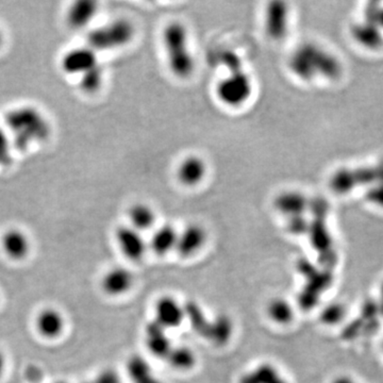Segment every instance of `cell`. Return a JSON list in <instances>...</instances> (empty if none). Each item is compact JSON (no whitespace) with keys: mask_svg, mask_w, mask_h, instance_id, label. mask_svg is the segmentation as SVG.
Listing matches in <instances>:
<instances>
[{"mask_svg":"<svg viewBox=\"0 0 383 383\" xmlns=\"http://www.w3.org/2000/svg\"><path fill=\"white\" fill-rule=\"evenodd\" d=\"M3 127L14 150L28 152L44 144L51 134V126L42 111L33 106H19L6 113Z\"/></svg>","mask_w":383,"mask_h":383,"instance_id":"cell-1","label":"cell"},{"mask_svg":"<svg viewBox=\"0 0 383 383\" xmlns=\"http://www.w3.org/2000/svg\"><path fill=\"white\" fill-rule=\"evenodd\" d=\"M289 69L294 76L305 82L321 78L335 80L342 75L340 60L314 43L301 45L289 59Z\"/></svg>","mask_w":383,"mask_h":383,"instance_id":"cell-2","label":"cell"},{"mask_svg":"<svg viewBox=\"0 0 383 383\" xmlns=\"http://www.w3.org/2000/svg\"><path fill=\"white\" fill-rule=\"evenodd\" d=\"M168 69L176 78L188 79L195 71V59L190 51L188 28L180 21H172L162 35Z\"/></svg>","mask_w":383,"mask_h":383,"instance_id":"cell-3","label":"cell"},{"mask_svg":"<svg viewBox=\"0 0 383 383\" xmlns=\"http://www.w3.org/2000/svg\"><path fill=\"white\" fill-rule=\"evenodd\" d=\"M136 37V27L127 19H117L95 28L87 37V46L95 51H111L127 46Z\"/></svg>","mask_w":383,"mask_h":383,"instance_id":"cell-4","label":"cell"},{"mask_svg":"<svg viewBox=\"0 0 383 383\" xmlns=\"http://www.w3.org/2000/svg\"><path fill=\"white\" fill-rule=\"evenodd\" d=\"M382 179L383 159L374 166L339 168L331 175L329 188L333 193L345 195L358 188H367Z\"/></svg>","mask_w":383,"mask_h":383,"instance_id":"cell-5","label":"cell"},{"mask_svg":"<svg viewBox=\"0 0 383 383\" xmlns=\"http://www.w3.org/2000/svg\"><path fill=\"white\" fill-rule=\"evenodd\" d=\"M309 211L312 212L313 218L310 220L309 238L313 248L319 251L328 261H333L335 257L333 253V241L330 232L327 227V215L329 212V204L321 197L311 198Z\"/></svg>","mask_w":383,"mask_h":383,"instance_id":"cell-6","label":"cell"},{"mask_svg":"<svg viewBox=\"0 0 383 383\" xmlns=\"http://www.w3.org/2000/svg\"><path fill=\"white\" fill-rule=\"evenodd\" d=\"M216 97L229 108H239L249 100L253 93L251 77L245 71L229 73L216 85Z\"/></svg>","mask_w":383,"mask_h":383,"instance_id":"cell-7","label":"cell"},{"mask_svg":"<svg viewBox=\"0 0 383 383\" xmlns=\"http://www.w3.org/2000/svg\"><path fill=\"white\" fill-rule=\"evenodd\" d=\"M291 9L289 3L274 0L267 3L264 13V30L274 42L283 41L290 31Z\"/></svg>","mask_w":383,"mask_h":383,"instance_id":"cell-8","label":"cell"},{"mask_svg":"<svg viewBox=\"0 0 383 383\" xmlns=\"http://www.w3.org/2000/svg\"><path fill=\"white\" fill-rule=\"evenodd\" d=\"M98 53L90 47H77L63 55L60 67L69 76H82L83 73L99 65Z\"/></svg>","mask_w":383,"mask_h":383,"instance_id":"cell-9","label":"cell"},{"mask_svg":"<svg viewBox=\"0 0 383 383\" xmlns=\"http://www.w3.org/2000/svg\"><path fill=\"white\" fill-rule=\"evenodd\" d=\"M154 312V321L166 330L178 328L186 321L184 305L170 295L161 296L156 301Z\"/></svg>","mask_w":383,"mask_h":383,"instance_id":"cell-10","label":"cell"},{"mask_svg":"<svg viewBox=\"0 0 383 383\" xmlns=\"http://www.w3.org/2000/svg\"><path fill=\"white\" fill-rule=\"evenodd\" d=\"M115 241L123 255L131 261H141L145 257L148 244L143 238L142 232L131 226H121L115 231Z\"/></svg>","mask_w":383,"mask_h":383,"instance_id":"cell-11","label":"cell"},{"mask_svg":"<svg viewBox=\"0 0 383 383\" xmlns=\"http://www.w3.org/2000/svg\"><path fill=\"white\" fill-rule=\"evenodd\" d=\"M208 241L207 230L199 224H190L182 231L178 232L177 253L181 258L197 255Z\"/></svg>","mask_w":383,"mask_h":383,"instance_id":"cell-12","label":"cell"},{"mask_svg":"<svg viewBox=\"0 0 383 383\" xmlns=\"http://www.w3.org/2000/svg\"><path fill=\"white\" fill-rule=\"evenodd\" d=\"M208 164L197 154L186 156L177 168V180L186 188H195L206 179Z\"/></svg>","mask_w":383,"mask_h":383,"instance_id":"cell-13","label":"cell"},{"mask_svg":"<svg viewBox=\"0 0 383 383\" xmlns=\"http://www.w3.org/2000/svg\"><path fill=\"white\" fill-rule=\"evenodd\" d=\"M310 199L299 190H283L274 199V207L287 218L305 215V212L309 211Z\"/></svg>","mask_w":383,"mask_h":383,"instance_id":"cell-14","label":"cell"},{"mask_svg":"<svg viewBox=\"0 0 383 383\" xmlns=\"http://www.w3.org/2000/svg\"><path fill=\"white\" fill-rule=\"evenodd\" d=\"M168 331L154 321L145 327V346L156 358L166 360L174 347Z\"/></svg>","mask_w":383,"mask_h":383,"instance_id":"cell-15","label":"cell"},{"mask_svg":"<svg viewBox=\"0 0 383 383\" xmlns=\"http://www.w3.org/2000/svg\"><path fill=\"white\" fill-rule=\"evenodd\" d=\"M134 283V276L126 267H113L101 280V287L109 296H121L128 293Z\"/></svg>","mask_w":383,"mask_h":383,"instance_id":"cell-16","label":"cell"},{"mask_svg":"<svg viewBox=\"0 0 383 383\" xmlns=\"http://www.w3.org/2000/svg\"><path fill=\"white\" fill-rule=\"evenodd\" d=\"M98 12V3L94 0H78L69 6L65 15L69 27L81 30L90 25Z\"/></svg>","mask_w":383,"mask_h":383,"instance_id":"cell-17","label":"cell"},{"mask_svg":"<svg viewBox=\"0 0 383 383\" xmlns=\"http://www.w3.org/2000/svg\"><path fill=\"white\" fill-rule=\"evenodd\" d=\"M351 37L360 46L378 51L383 46V31L374 24L362 21L351 28Z\"/></svg>","mask_w":383,"mask_h":383,"instance_id":"cell-18","label":"cell"},{"mask_svg":"<svg viewBox=\"0 0 383 383\" xmlns=\"http://www.w3.org/2000/svg\"><path fill=\"white\" fill-rule=\"evenodd\" d=\"M126 371L132 383H164L156 376L150 363L141 355L129 357Z\"/></svg>","mask_w":383,"mask_h":383,"instance_id":"cell-19","label":"cell"},{"mask_svg":"<svg viewBox=\"0 0 383 383\" xmlns=\"http://www.w3.org/2000/svg\"><path fill=\"white\" fill-rule=\"evenodd\" d=\"M5 253L14 260H21L27 257L30 250V242L27 235L19 229H10L3 233L1 239Z\"/></svg>","mask_w":383,"mask_h":383,"instance_id":"cell-20","label":"cell"},{"mask_svg":"<svg viewBox=\"0 0 383 383\" xmlns=\"http://www.w3.org/2000/svg\"><path fill=\"white\" fill-rule=\"evenodd\" d=\"M178 231L172 225H163L152 234L148 247L154 251V255L163 257L176 249Z\"/></svg>","mask_w":383,"mask_h":383,"instance_id":"cell-21","label":"cell"},{"mask_svg":"<svg viewBox=\"0 0 383 383\" xmlns=\"http://www.w3.org/2000/svg\"><path fill=\"white\" fill-rule=\"evenodd\" d=\"M65 323L62 314L55 309H45L37 317V329L47 339H55L62 333Z\"/></svg>","mask_w":383,"mask_h":383,"instance_id":"cell-22","label":"cell"},{"mask_svg":"<svg viewBox=\"0 0 383 383\" xmlns=\"http://www.w3.org/2000/svg\"><path fill=\"white\" fill-rule=\"evenodd\" d=\"M239 383H290L275 365L261 363L255 368L245 373Z\"/></svg>","mask_w":383,"mask_h":383,"instance_id":"cell-23","label":"cell"},{"mask_svg":"<svg viewBox=\"0 0 383 383\" xmlns=\"http://www.w3.org/2000/svg\"><path fill=\"white\" fill-rule=\"evenodd\" d=\"M128 220L131 227L140 232L147 231L156 224L157 214L150 204L136 202L129 208Z\"/></svg>","mask_w":383,"mask_h":383,"instance_id":"cell-24","label":"cell"},{"mask_svg":"<svg viewBox=\"0 0 383 383\" xmlns=\"http://www.w3.org/2000/svg\"><path fill=\"white\" fill-rule=\"evenodd\" d=\"M233 333V323L228 315L220 314L210 321L209 330L206 339L218 346L229 342Z\"/></svg>","mask_w":383,"mask_h":383,"instance_id":"cell-25","label":"cell"},{"mask_svg":"<svg viewBox=\"0 0 383 383\" xmlns=\"http://www.w3.org/2000/svg\"><path fill=\"white\" fill-rule=\"evenodd\" d=\"M166 362L170 364V366L174 370L179 371V372H188L193 370L197 363V357H196L195 351L188 346L172 347V350L168 353V356L166 359Z\"/></svg>","mask_w":383,"mask_h":383,"instance_id":"cell-26","label":"cell"},{"mask_svg":"<svg viewBox=\"0 0 383 383\" xmlns=\"http://www.w3.org/2000/svg\"><path fill=\"white\" fill-rule=\"evenodd\" d=\"M267 314L277 325H289L295 317L293 305L283 297H275L269 301Z\"/></svg>","mask_w":383,"mask_h":383,"instance_id":"cell-27","label":"cell"},{"mask_svg":"<svg viewBox=\"0 0 383 383\" xmlns=\"http://www.w3.org/2000/svg\"><path fill=\"white\" fill-rule=\"evenodd\" d=\"M184 308H186V319H188L190 327L195 330L196 333L206 339L211 319L206 317V313L197 303L190 301L184 305Z\"/></svg>","mask_w":383,"mask_h":383,"instance_id":"cell-28","label":"cell"},{"mask_svg":"<svg viewBox=\"0 0 383 383\" xmlns=\"http://www.w3.org/2000/svg\"><path fill=\"white\" fill-rule=\"evenodd\" d=\"M104 69L100 65H97L94 69L79 77V87L87 94H95L104 84Z\"/></svg>","mask_w":383,"mask_h":383,"instance_id":"cell-29","label":"cell"},{"mask_svg":"<svg viewBox=\"0 0 383 383\" xmlns=\"http://www.w3.org/2000/svg\"><path fill=\"white\" fill-rule=\"evenodd\" d=\"M13 145L3 125H0V168H5L12 162Z\"/></svg>","mask_w":383,"mask_h":383,"instance_id":"cell-30","label":"cell"},{"mask_svg":"<svg viewBox=\"0 0 383 383\" xmlns=\"http://www.w3.org/2000/svg\"><path fill=\"white\" fill-rule=\"evenodd\" d=\"M345 307L341 303H333L326 305L321 311V319L325 325H337L344 319Z\"/></svg>","mask_w":383,"mask_h":383,"instance_id":"cell-31","label":"cell"},{"mask_svg":"<svg viewBox=\"0 0 383 383\" xmlns=\"http://www.w3.org/2000/svg\"><path fill=\"white\" fill-rule=\"evenodd\" d=\"M222 66L225 67L229 73H234V71H243V61H242L241 57L238 55L235 51H230V49H226V51H222L218 57Z\"/></svg>","mask_w":383,"mask_h":383,"instance_id":"cell-32","label":"cell"},{"mask_svg":"<svg viewBox=\"0 0 383 383\" xmlns=\"http://www.w3.org/2000/svg\"><path fill=\"white\" fill-rule=\"evenodd\" d=\"M287 228L292 234L303 235L309 231L310 220H308L305 215L293 216L287 218Z\"/></svg>","mask_w":383,"mask_h":383,"instance_id":"cell-33","label":"cell"},{"mask_svg":"<svg viewBox=\"0 0 383 383\" xmlns=\"http://www.w3.org/2000/svg\"><path fill=\"white\" fill-rule=\"evenodd\" d=\"M365 199L373 206L383 209V179L366 188Z\"/></svg>","mask_w":383,"mask_h":383,"instance_id":"cell-34","label":"cell"},{"mask_svg":"<svg viewBox=\"0 0 383 383\" xmlns=\"http://www.w3.org/2000/svg\"><path fill=\"white\" fill-rule=\"evenodd\" d=\"M93 380L95 383H122L120 375L114 370L101 371Z\"/></svg>","mask_w":383,"mask_h":383,"instance_id":"cell-35","label":"cell"},{"mask_svg":"<svg viewBox=\"0 0 383 383\" xmlns=\"http://www.w3.org/2000/svg\"><path fill=\"white\" fill-rule=\"evenodd\" d=\"M331 383H358L356 380H353V378L348 376H339L335 377Z\"/></svg>","mask_w":383,"mask_h":383,"instance_id":"cell-36","label":"cell"},{"mask_svg":"<svg viewBox=\"0 0 383 383\" xmlns=\"http://www.w3.org/2000/svg\"><path fill=\"white\" fill-rule=\"evenodd\" d=\"M376 25L383 31V6L381 5L377 14Z\"/></svg>","mask_w":383,"mask_h":383,"instance_id":"cell-37","label":"cell"},{"mask_svg":"<svg viewBox=\"0 0 383 383\" xmlns=\"http://www.w3.org/2000/svg\"><path fill=\"white\" fill-rule=\"evenodd\" d=\"M6 359L3 356V353L0 351V377L3 375V371H5Z\"/></svg>","mask_w":383,"mask_h":383,"instance_id":"cell-38","label":"cell"},{"mask_svg":"<svg viewBox=\"0 0 383 383\" xmlns=\"http://www.w3.org/2000/svg\"><path fill=\"white\" fill-rule=\"evenodd\" d=\"M3 44H5V35H3V30L0 29V48L3 47Z\"/></svg>","mask_w":383,"mask_h":383,"instance_id":"cell-39","label":"cell"},{"mask_svg":"<svg viewBox=\"0 0 383 383\" xmlns=\"http://www.w3.org/2000/svg\"><path fill=\"white\" fill-rule=\"evenodd\" d=\"M83 383H95V382H94V380H89V381H85V382H83Z\"/></svg>","mask_w":383,"mask_h":383,"instance_id":"cell-40","label":"cell"},{"mask_svg":"<svg viewBox=\"0 0 383 383\" xmlns=\"http://www.w3.org/2000/svg\"><path fill=\"white\" fill-rule=\"evenodd\" d=\"M55 383H66V382H63V381H59V382H55Z\"/></svg>","mask_w":383,"mask_h":383,"instance_id":"cell-41","label":"cell"}]
</instances>
